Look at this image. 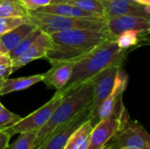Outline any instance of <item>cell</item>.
<instances>
[{
  "mask_svg": "<svg viewBox=\"0 0 150 149\" xmlns=\"http://www.w3.org/2000/svg\"><path fill=\"white\" fill-rule=\"evenodd\" d=\"M35 11L49 13V14H55V15H62L67 17H73V18H90V19H97L106 22L105 18L99 17L91 12L84 11L74 5L69 4L67 3H57V4H49L45 6H41L35 10Z\"/></svg>",
  "mask_w": 150,
  "mask_h": 149,
  "instance_id": "obj_15",
  "label": "cell"
},
{
  "mask_svg": "<svg viewBox=\"0 0 150 149\" xmlns=\"http://www.w3.org/2000/svg\"><path fill=\"white\" fill-rule=\"evenodd\" d=\"M104 8L105 19L123 15H134L150 19L149 6L132 0H99Z\"/></svg>",
  "mask_w": 150,
  "mask_h": 149,
  "instance_id": "obj_12",
  "label": "cell"
},
{
  "mask_svg": "<svg viewBox=\"0 0 150 149\" xmlns=\"http://www.w3.org/2000/svg\"><path fill=\"white\" fill-rule=\"evenodd\" d=\"M129 120V113L123 104V100L120 99L117 103L113 112L93 126L87 149L104 148Z\"/></svg>",
  "mask_w": 150,
  "mask_h": 149,
  "instance_id": "obj_5",
  "label": "cell"
},
{
  "mask_svg": "<svg viewBox=\"0 0 150 149\" xmlns=\"http://www.w3.org/2000/svg\"><path fill=\"white\" fill-rule=\"evenodd\" d=\"M0 54H1V53H0Z\"/></svg>",
  "mask_w": 150,
  "mask_h": 149,
  "instance_id": "obj_32",
  "label": "cell"
},
{
  "mask_svg": "<svg viewBox=\"0 0 150 149\" xmlns=\"http://www.w3.org/2000/svg\"><path fill=\"white\" fill-rule=\"evenodd\" d=\"M11 137L4 130H0V149H7Z\"/></svg>",
  "mask_w": 150,
  "mask_h": 149,
  "instance_id": "obj_28",
  "label": "cell"
},
{
  "mask_svg": "<svg viewBox=\"0 0 150 149\" xmlns=\"http://www.w3.org/2000/svg\"><path fill=\"white\" fill-rule=\"evenodd\" d=\"M92 125L88 119L82 124L69 137L63 149H87Z\"/></svg>",
  "mask_w": 150,
  "mask_h": 149,
  "instance_id": "obj_18",
  "label": "cell"
},
{
  "mask_svg": "<svg viewBox=\"0 0 150 149\" xmlns=\"http://www.w3.org/2000/svg\"><path fill=\"white\" fill-rule=\"evenodd\" d=\"M28 21L27 17H0V36Z\"/></svg>",
  "mask_w": 150,
  "mask_h": 149,
  "instance_id": "obj_24",
  "label": "cell"
},
{
  "mask_svg": "<svg viewBox=\"0 0 150 149\" xmlns=\"http://www.w3.org/2000/svg\"><path fill=\"white\" fill-rule=\"evenodd\" d=\"M91 114L92 106L91 105L72 119L54 129L43 143L35 149H63L71 134L82 124L90 119Z\"/></svg>",
  "mask_w": 150,
  "mask_h": 149,
  "instance_id": "obj_8",
  "label": "cell"
},
{
  "mask_svg": "<svg viewBox=\"0 0 150 149\" xmlns=\"http://www.w3.org/2000/svg\"><path fill=\"white\" fill-rule=\"evenodd\" d=\"M41 31L40 29H38L37 27L32 32H30L27 36H25L12 50H11L9 53H8V56L13 60L15 58H17L18 56H19L22 53H24L33 42L34 40L38 38V36L40 34Z\"/></svg>",
  "mask_w": 150,
  "mask_h": 149,
  "instance_id": "obj_22",
  "label": "cell"
},
{
  "mask_svg": "<svg viewBox=\"0 0 150 149\" xmlns=\"http://www.w3.org/2000/svg\"><path fill=\"white\" fill-rule=\"evenodd\" d=\"M106 26L109 32L115 38H117L121 32L128 30L138 32L140 37H142L149 32L150 19L134 15H123L107 19Z\"/></svg>",
  "mask_w": 150,
  "mask_h": 149,
  "instance_id": "obj_11",
  "label": "cell"
},
{
  "mask_svg": "<svg viewBox=\"0 0 150 149\" xmlns=\"http://www.w3.org/2000/svg\"><path fill=\"white\" fill-rule=\"evenodd\" d=\"M65 3L74 5L84 11L91 12L99 17L105 18L104 8L99 0H69Z\"/></svg>",
  "mask_w": 150,
  "mask_h": 149,
  "instance_id": "obj_20",
  "label": "cell"
},
{
  "mask_svg": "<svg viewBox=\"0 0 150 149\" xmlns=\"http://www.w3.org/2000/svg\"><path fill=\"white\" fill-rule=\"evenodd\" d=\"M50 46L45 58L51 63L76 62L101 43L115 40L108 29H70L48 34Z\"/></svg>",
  "mask_w": 150,
  "mask_h": 149,
  "instance_id": "obj_1",
  "label": "cell"
},
{
  "mask_svg": "<svg viewBox=\"0 0 150 149\" xmlns=\"http://www.w3.org/2000/svg\"><path fill=\"white\" fill-rule=\"evenodd\" d=\"M127 49L120 48L115 40H106L77 60L72 68L70 78L60 91L66 93L112 65H122Z\"/></svg>",
  "mask_w": 150,
  "mask_h": 149,
  "instance_id": "obj_2",
  "label": "cell"
},
{
  "mask_svg": "<svg viewBox=\"0 0 150 149\" xmlns=\"http://www.w3.org/2000/svg\"><path fill=\"white\" fill-rule=\"evenodd\" d=\"M140 34L134 30H128L121 32L117 38L116 42L118 46L122 49H128L129 47L135 46L139 42Z\"/></svg>",
  "mask_w": 150,
  "mask_h": 149,
  "instance_id": "obj_23",
  "label": "cell"
},
{
  "mask_svg": "<svg viewBox=\"0 0 150 149\" xmlns=\"http://www.w3.org/2000/svg\"><path fill=\"white\" fill-rule=\"evenodd\" d=\"M29 11L19 0H0V17H27Z\"/></svg>",
  "mask_w": 150,
  "mask_h": 149,
  "instance_id": "obj_19",
  "label": "cell"
},
{
  "mask_svg": "<svg viewBox=\"0 0 150 149\" xmlns=\"http://www.w3.org/2000/svg\"><path fill=\"white\" fill-rule=\"evenodd\" d=\"M64 97V93L57 90L54 97L44 105L40 107L35 112L27 115L25 118H21L17 123L9 128L4 129L11 137L17 133H21L30 131L39 132L49 120L53 112L62 102Z\"/></svg>",
  "mask_w": 150,
  "mask_h": 149,
  "instance_id": "obj_6",
  "label": "cell"
},
{
  "mask_svg": "<svg viewBox=\"0 0 150 149\" xmlns=\"http://www.w3.org/2000/svg\"><path fill=\"white\" fill-rule=\"evenodd\" d=\"M28 11H35L36 9L52 4L51 0H19Z\"/></svg>",
  "mask_w": 150,
  "mask_h": 149,
  "instance_id": "obj_27",
  "label": "cell"
},
{
  "mask_svg": "<svg viewBox=\"0 0 150 149\" xmlns=\"http://www.w3.org/2000/svg\"><path fill=\"white\" fill-rule=\"evenodd\" d=\"M93 90L91 82L82 83L64 93V97L53 112L47 123L38 132L34 148L40 146L50 133L62 124L69 121L91 105Z\"/></svg>",
  "mask_w": 150,
  "mask_h": 149,
  "instance_id": "obj_3",
  "label": "cell"
},
{
  "mask_svg": "<svg viewBox=\"0 0 150 149\" xmlns=\"http://www.w3.org/2000/svg\"><path fill=\"white\" fill-rule=\"evenodd\" d=\"M103 149H150V136L142 124L129 120Z\"/></svg>",
  "mask_w": 150,
  "mask_h": 149,
  "instance_id": "obj_7",
  "label": "cell"
},
{
  "mask_svg": "<svg viewBox=\"0 0 150 149\" xmlns=\"http://www.w3.org/2000/svg\"><path fill=\"white\" fill-rule=\"evenodd\" d=\"M36 26L30 21L25 22L11 31L0 36V53L3 54H8L25 36L32 32Z\"/></svg>",
  "mask_w": 150,
  "mask_h": 149,
  "instance_id": "obj_16",
  "label": "cell"
},
{
  "mask_svg": "<svg viewBox=\"0 0 150 149\" xmlns=\"http://www.w3.org/2000/svg\"><path fill=\"white\" fill-rule=\"evenodd\" d=\"M121 67L122 65L110 66L96 75L91 81H89L91 83L93 90V99L91 103L92 113L98 108L101 103L112 91L117 73Z\"/></svg>",
  "mask_w": 150,
  "mask_h": 149,
  "instance_id": "obj_10",
  "label": "cell"
},
{
  "mask_svg": "<svg viewBox=\"0 0 150 149\" xmlns=\"http://www.w3.org/2000/svg\"><path fill=\"white\" fill-rule=\"evenodd\" d=\"M13 73L12 60L7 54H0V78L5 79Z\"/></svg>",
  "mask_w": 150,
  "mask_h": 149,
  "instance_id": "obj_26",
  "label": "cell"
},
{
  "mask_svg": "<svg viewBox=\"0 0 150 149\" xmlns=\"http://www.w3.org/2000/svg\"><path fill=\"white\" fill-rule=\"evenodd\" d=\"M22 117L7 110L0 102V130L9 128L17 123Z\"/></svg>",
  "mask_w": 150,
  "mask_h": 149,
  "instance_id": "obj_25",
  "label": "cell"
},
{
  "mask_svg": "<svg viewBox=\"0 0 150 149\" xmlns=\"http://www.w3.org/2000/svg\"><path fill=\"white\" fill-rule=\"evenodd\" d=\"M50 46V39L48 34L41 32L34 42L19 56L12 60V71H15L31 61L45 58V55Z\"/></svg>",
  "mask_w": 150,
  "mask_h": 149,
  "instance_id": "obj_13",
  "label": "cell"
},
{
  "mask_svg": "<svg viewBox=\"0 0 150 149\" xmlns=\"http://www.w3.org/2000/svg\"><path fill=\"white\" fill-rule=\"evenodd\" d=\"M74 62H61L53 64L52 68L46 73L42 82L48 87H54L56 90H61L69 82Z\"/></svg>",
  "mask_w": 150,
  "mask_h": 149,
  "instance_id": "obj_14",
  "label": "cell"
},
{
  "mask_svg": "<svg viewBox=\"0 0 150 149\" xmlns=\"http://www.w3.org/2000/svg\"><path fill=\"white\" fill-rule=\"evenodd\" d=\"M127 83L128 76L121 67L117 73L112 91L106 97V98L101 103L98 108L91 114V117L89 119L92 126H94L101 119L109 117L113 112L117 103L120 99H122V96L127 89Z\"/></svg>",
  "mask_w": 150,
  "mask_h": 149,
  "instance_id": "obj_9",
  "label": "cell"
},
{
  "mask_svg": "<svg viewBox=\"0 0 150 149\" xmlns=\"http://www.w3.org/2000/svg\"><path fill=\"white\" fill-rule=\"evenodd\" d=\"M27 18L38 29L47 34L70 29H107L106 22L105 21L49 14L35 11H29Z\"/></svg>",
  "mask_w": 150,
  "mask_h": 149,
  "instance_id": "obj_4",
  "label": "cell"
},
{
  "mask_svg": "<svg viewBox=\"0 0 150 149\" xmlns=\"http://www.w3.org/2000/svg\"><path fill=\"white\" fill-rule=\"evenodd\" d=\"M52 4H57V3H65L69 0H51Z\"/></svg>",
  "mask_w": 150,
  "mask_h": 149,
  "instance_id": "obj_30",
  "label": "cell"
},
{
  "mask_svg": "<svg viewBox=\"0 0 150 149\" xmlns=\"http://www.w3.org/2000/svg\"><path fill=\"white\" fill-rule=\"evenodd\" d=\"M3 80H4V79H1V78H0V86H1L2 83H3Z\"/></svg>",
  "mask_w": 150,
  "mask_h": 149,
  "instance_id": "obj_31",
  "label": "cell"
},
{
  "mask_svg": "<svg viewBox=\"0 0 150 149\" xmlns=\"http://www.w3.org/2000/svg\"><path fill=\"white\" fill-rule=\"evenodd\" d=\"M18 138L11 144H9L7 149H33L38 136L37 131H30L19 133Z\"/></svg>",
  "mask_w": 150,
  "mask_h": 149,
  "instance_id": "obj_21",
  "label": "cell"
},
{
  "mask_svg": "<svg viewBox=\"0 0 150 149\" xmlns=\"http://www.w3.org/2000/svg\"><path fill=\"white\" fill-rule=\"evenodd\" d=\"M135 3H138L140 4H142V5H150V0H132Z\"/></svg>",
  "mask_w": 150,
  "mask_h": 149,
  "instance_id": "obj_29",
  "label": "cell"
},
{
  "mask_svg": "<svg viewBox=\"0 0 150 149\" xmlns=\"http://www.w3.org/2000/svg\"><path fill=\"white\" fill-rule=\"evenodd\" d=\"M43 77L44 74H38L18 78H5L0 86V96L25 90L37 83L42 82Z\"/></svg>",
  "mask_w": 150,
  "mask_h": 149,
  "instance_id": "obj_17",
  "label": "cell"
}]
</instances>
